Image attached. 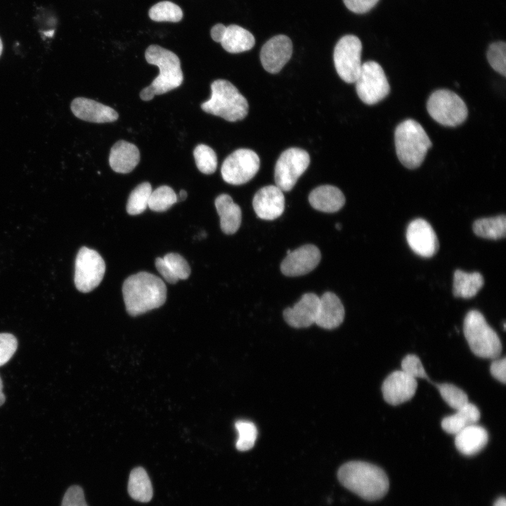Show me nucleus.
<instances>
[{
	"mask_svg": "<svg viewBox=\"0 0 506 506\" xmlns=\"http://www.w3.org/2000/svg\"><path fill=\"white\" fill-rule=\"evenodd\" d=\"M401 370L415 379L430 381L420 359L414 354H408L401 361Z\"/></svg>",
	"mask_w": 506,
	"mask_h": 506,
	"instance_id": "obj_38",
	"label": "nucleus"
},
{
	"mask_svg": "<svg viewBox=\"0 0 506 506\" xmlns=\"http://www.w3.org/2000/svg\"><path fill=\"white\" fill-rule=\"evenodd\" d=\"M18 347L15 337L10 333H0V366L6 364L13 356Z\"/></svg>",
	"mask_w": 506,
	"mask_h": 506,
	"instance_id": "obj_39",
	"label": "nucleus"
},
{
	"mask_svg": "<svg viewBox=\"0 0 506 506\" xmlns=\"http://www.w3.org/2000/svg\"><path fill=\"white\" fill-rule=\"evenodd\" d=\"M309 201L315 209L332 213L339 211L344 205L345 197L338 188L323 185L310 193Z\"/></svg>",
	"mask_w": 506,
	"mask_h": 506,
	"instance_id": "obj_24",
	"label": "nucleus"
},
{
	"mask_svg": "<svg viewBox=\"0 0 506 506\" xmlns=\"http://www.w3.org/2000/svg\"><path fill=\"white\" fill-rule=\"evenodd\" d=\"M235 425L238 432V439L235 443L236 448L240 451L251 449L257 437V429L255 424L247 420H238Z\"/></svg>",
	"mask_w": 506,
	"mask_h": 506,
	"instance_id": "obj_35",
	"label": "nucleus"
},
{
	"mask_svg": "<svg viewBox=\"0 0 506 506\" xmlns=\"http://www.w3.org/2000/svg\"><path fill=\"white\" fill-rule=\"evenodd\" d=\"M310 163L309 153L301 148H290L278 159L274 178L275 186L282 191H290Z\"/></svg>",
	"mask_w": 506,
	"mask_h": 506,
	"instance_id": "obj_11",
	"label": "nucleus"
},
{
	"mask_svg": "<svg viewBox=\"0 0 506 506\" xmlns=\"http://www.w3.org/2000/svg\"><path fill=\"white\" fill-rule=\"evenodd\" d=\"M61 506H88L82 488L76 485L70 486L65 493Z\"/></svg>",
	"mask_w": 506,
	"mask_h": 506,
	"instance_id": "obj_40",
	"label": "nucleus"
},
{
	"mask_svg": "<svg viewBox=\"0 0 506 506\" xmlns=\"http://www.w3.org/2000/svg\"><path fill=\"white\" fill-rule=\"evenodd\" d=\"M197 169L205 174H213L217 167V156L214 150L205 144L197 145L193 150Z\"/></svg>",
	"mask_w": 506,
	"mask_h": 506,
	"instance_id": "obj_33",
	"label": "nucleus"
},
{
	"mask_svg": "<svg viewBox=\"0 0 506 506\" xmlns=\"http://www.w3.org/2000/svg\"><path fill=\"white\" fill-rule=\"evenodd\" d=\"M442 398L446 403L455 410L467 404L468 396L467 394L457 386L448 384H435Z\"/></svg>",
	"mask_w": 506,
	"mask_h": 506,
	"instance_id": "obj_34",
	"label": "nucleus"
},
{
	"mask_svg": "<svg viewBox=\"0 0 506 506\" xmlns=\"http://www.w3.org/2000/svg\"><path fill=\"white\" fill-rule=\"evenodd\" d=\"M359 98L365 104L374 105L388 96L390 86L382 67L375 61L362 64L354 82Z\"/></svg>",
	"mask_w": 506,
	"mask_h": 506,
	"instance_id": "obj_8",
	"label": "nucleus"
},
{
	"mask_svg": "<svg viewBox=\"0 0 506 506\" xmlns=\"http://www.w3.org/2000/svg\"><path fill=\"white\" fill-rule=\"evenodd\" d=\"M320 258V252L316 246L305 245L287 254L281 263L280 270L287 276L305 275L318 266Z\"/></svg>",
	"mask_w": 506,
	"mask_h": 506,
	"instance_id": "obj_16",
	"label": "nucleus"
},
{
	"mask_svg": "<svg viewBox=\"0 0 506 506\" xmlns=\"http://www.w3.org/2000/svg\"><path fill=\"white\" fill-rule=\"evenodd\" d=\"M337 476L344 487L367 500H379L389 490V479L384 471L369 462H348L340 467Z\"/></svg>",
	"mask_w": 506,
	"mask_h": 506,
	"instance_id": "obj_1",
	"label": "nucleus"
},
{
	"mask_svg": "<svg viewBox=\"0 0 506 506\" xmlns=\"http://www.w3.org/2000/svg\"><path fill=\"white\" fill-rule=\"evenodd\" d=\"M155 266L159 273L164 278V280L171 283H176L179 279L174 275V274L169 269L168 265L166 264L163 258H157L155 260Z\"/></svg>",
	"mask_w": 506,
	"mask_h": 506,
	"instance_id": "obj_43",
	"label": "nucleus"
},
{
	"mask_svg": "<svg viewBox=\"0 0 506 506\" xmlns=\"http://www.w3.org/2000/svg\"><path fill=\"white\" fill-rule=\"evenodd\" d=\"M6 400L4 394L3 393V383L0 377V406H2Z\"/></svg>",
	"mask_w": 506,
	"mask_h": 506,
	"instance_id": "obj_44",
	"label": "nucleus"
},
{
	"mask_svg": "<svg viewBox=\"0 0 506 506\" xmlns=\"http://www.w3.org/2000/svg\"><path fill=\"white\" fill-rule=\"evenodd\" d=\"M488 441V434L486 429L474 424L455 434V445L460 453L471 456L479 453Z\"/></svg>",
	"mask_w": 506,
	"mask_h": 506,
	"instance_id": "obj_23",
	"label": "nucleus"
},
{
	"mask_svg": "<svg viewBox=\"0 0 506 506\" xmlns=\"http://www.w3.org/2000/svg\"><path fill=\"white\" fill-rule=\"evenodd\" d=\"M146 61L157 66L159 74L150 85L143 89L140 98L145 101L152 100L155 95L165 93L181 86L183 75L179 57L172 51L158 45H150L145 52Z\"/></svg>",
	"mask_w": 506,
	"mask_h": 506,
	"instance_id": "obj_3",
	"label": "nucleus"
},
{
	"mask_svg": "<svg viewBox=\"0 0 506 506\" xmlns=\"http://www.w3.org/2000/svg\"><path fill=\"white\" fill-rule=\"evenodd\" d=\"M319 304V297L313 293H306L293 307L284 310V319L293 327H308L316 320Z\"/></svg>",
	"mask_w": 506,
	"mask_h": 506,
	"instance_id": "obj_19",
	"label": "nucleus"
},
{
	"mask_svg": "<svg viewBox=\"0 0 506 506\" xmlns=\"http://www.w3.org/2000/svg\"><path fill=\"white\" fill-rule=\"evenodd\" d=\"M473 231L476 235L484 238H503L506 233V217L502 214L477 219L474 222Z\"/></svg>",
	"mask_w": 506,
	"mask_h": 506,
	"instance_id": "obj_29",
	"label": "nucleus"
},
{
	"mask_svg": "<svg viewBox=\"0 0 506 506\" xmlns=\"http://www.w3.org/2000/svg\"><path fill=\"white\" fill-rule=\"evenodd\" d=\"M394 141L397 157L402 164L408 169L419 167L432 145L423 127L411 119L397 126Z\"/></svg>",
	"mask_w": 506,
	"mask_h": 506,
	"instance_id": "obj_4",
	"label": "nucleus"
},
{
	"mask_svg": "<svg viewBox=\"0 0 506 506\" xmlns=\"http://www.w3.org/2000/svg\"><path fill=\"white\" fill-rule=\"evenodd\" d=\"M252 206L259 218L264 220L275 219L281 216L285 209L283 193L276 186H264L255 193Z\"/></svg>",
	"mask_w": 506,
	"mask_h": 506,
	"instance_id": "obj_18",
	"label": "nucleus"
},
{
	"mask_svg": "<svg viewBox=\"0 0 506 506\" xmlns=\"http://www.w3.org/2000/svg\"><path fill=\"white\" fill-rule=\"evenodd\" d=\"M484 284L479 272L467 273L456 270L453 276V294L457 297L469 299L474 297Z\"/></svg>",
	"mask_w": 506,
	"mask_h": 506,
	"instance_id": "obj_27",
	"label": "nucleus"
},
{
	"mask_svg": "<svg viewBox=\"0 0 506 506\" xmlns=\"http://www.w3.org/2000/svg\"><path fill=\"white\" fill-rule=\"evenodd\" d=\"M493 506H506V500L505 497H500L496 500Z\"/></svg>",
	"mask_w": 506,
	"mask_h": 506,
	"instance_id": "obj_45",
	"label": "nucleus"
},
{
	"mask_svg": "<svg viewBox=\"0 0 506 506\" xmlns=\"http://www.w3.org/2000/svg\"><path fill=\"white\" fill-rule=\"evenodd\" d=\"M2 51H3V44H2V41H1V38H0V56H1V53H2Z\"/></svg>",
	"mask_w": 506,
	"mask_h": 506,
	"instance_id": "obj_47",
	"label": "nucleus"
},
{
	"mask_svg": "<svg viewBox=\"0 0 506 506\" xmlns=\"http://www.w3.org/2000/svg\"><path fill=\"white\" fill-rule=\"evenodd\" d=\"M139 161V150L131 143L120 140L111 148L109 164L115 172L129 173L136 167Z\"/></svg>",
	"mask_w": 506,
	"mask_h": 506,
	"instance_id": "obj_22",
	"label": "nucleus"
},
{
	"mask_svg": "<svg viewBox=\"0 0 506 506\" xmlns=\"http://www.w3.org/2000/svg\"><path fill=\"white\" fill-rule=\"evenodd\" d=\"M163 259L179 280H185L189 277L190 268L182 256L177 253H169L164 257Z\"/></svg>",
	"mask_w": 506,
	"mask_h": 506,
	"instance_id": "obj_37",
	"label": "nucleus"
},
{
	"mask_svg": "<svg viewBox=\"0 0 506 506\" xmlns=\"http://www.w3.org/2000/svg\"><path fill=\"white\" fill-rule=\"evenodd\" d=\"M292 53L291 39L283 34L277 35L262 46L260 60L263 67L268 72L275 74L280 72L289 61Z\"/></svg>",
	"mask_w": 506,
	"mask_h": 506,
	"instance_id": "obj_15",
	"label": "nucleus"
},
{
	"mask_svg": "<svg viewBox=\"0 0 506 506\" xmlns=\"http://www.w3.org/2000/svg\"><path fill=\"white\" fill-rule=\"evenodd\" d=\"M128 493L135 500L148 502L153 498V487L146 471L141 467L134 468L130 473Z\"/></svg>",
	"mask_w": 506,
	"mask_h": 506,
	"instance_id": "obj_28",
	"label": "nucleus"
},
{
	"mask_svg": "<svg viewBox=\"0 0 506 506\" xmlns=\"http://www.w3.org/2000/svg\"><path fill=\"white\" fill-rule=\"evenodd\" d=\"M259 167L260 160L254 151L240 148L224 160L221 172L226 183L240 185L250 181L259 171Z\"/></svg>",
	"mask_w": 506,
	"mask_h": 506,
	"instance_id": "obj_12",
	"label": "nucleus"
},
{
	"mask_svg": "<svg viewBox=\"0 0 506 506\" xmlns=\"http://www.w3.org/2000/svg\"><path fill=\"white\" fill-rule=\"evenodd\" d=\"M417 387L416 379L402 370H396L384 380L382 391L386 402L396 406L411 399Z\"/></svg>",
	"mask_w": 506,
	"mask_h": 506,
	"instance_id": "obj_17",
	"label": "nucleus"
},
{
	"mask_svg": "<svg viewBox=\"0 0 506 506\" xmlns=\"http://www.w3.org/2000/svg\"><path fill=\"white\" fill-rule=\"evenodd\" d=\"M463 331L471 351L477 356L496 358L502 351L498 335L476 310L469 311L464 320Z\"/></svg>",
	"mask_w": 506,
	"mask_h": 506,
	"instance_id": "obj_6",
	"label": "nucleus"
},
{
	"mask_svg": "<svg viewBox=\"0 0 506 506\" xmlns=\"http://www.w3.org/2000/svg\"><path fill=\"white\" fill-rule=\"evenodd\" d=\"M480 416L479 408L468 402L456 410L455 413L444 417L441 421V427L447 433L455 435L467 427L476 424Z\"/></svg>",
	"mask_w": 506,
	"mask_h": 506,
	"instance_id": "obj_26",
	"label": "nucleus"
},
{
	"mask_svg": "<svg viewBox=\"0 0 506 506\" xmlns=\"http://www.w3.org/2000/svg\"><path fill=\"white\" fill-rule=\"evenodd\" d=\"M344 314V308L339 298L335 294L327 292L320 297L315 323L324 329H334L343 322Z\"/></svg>",
	"mask_w": 506,
	"mask_h": 506,
	"instance_id": "obj_21",
	"label": "nucleus"
},
{
	"mask_svg": "<svg viewBox=\"0 0 506 506\" xmlns=\"http://www.w3.org/2000/svg\"><path fill=\"white\" fill-rule=\"evenodd\" d=\"M105 271V264L95 250L82 247L75 259L74 285L82 292H89L101 282Z\"/></svg>",
	"mask_w": 506,
	"mask_h": 506,
	"instance_id": "obj_9",
	"label": "nucleus"
},
{
	"mask_svg": "<svg viewBox=\"0 0 506 506\" xmlns=\"http://www.w3.org/2000/svg\"><path fill=\"white\" fill-rule=\"evenodd\" d=\"M70 108L75 117L90 122H112L119 117L117 111L111 107L84 97L74 98Z\"/></svg>",
	"mask_w": 506,
	"mask_h": 506,
	"instance_id": "obj_20",
	"label": "nucleus"
},
{
	"mask_svg": "<svg viewBox=\"0 0 506 506\" xmlns=\"http://www.w3.org/2000/svg\"><path fill=\"white\" fill-rule=\"evenodd\" d=\"M150 18L156 22H177L183 18V11L176 4L163 1L153 5L148 11Z\"/></svg>",
	"mask_w": 506,
	"mask_h": 506,
	"instance_id": "obj_31",
	"label": "nucleus"
},
{
	"mask_svg": "<svg viewBox=\"0 0 506 506\" xmlns=\"http://www.w3.org/2000/svg\"><path fill=\"white\" fill-rule=\"evenodd\" d=\"M152 191V186L148 182L138 185L129 195L126 204L128 214L137 215L143 212L148 207Z\"/></svg>",
	"mask_w": 506,
	"mask_h": 506,
	"instance_id": "obj_30",
	"label": "nucleus"
},
{
	"mask_svg": "<svg viewBox=\"0 0 506 506\" xmlns=\"http://www.w3.org/2000/svg\"><path fill=\"white\" fill-rule=\"evenodd\" d=\"M506 358L494 360L491 365L490 371L494 378L505 384L506 381Z\"/></svg>",
	"mask_w": 506,
	"mask_h": 506,
	"instance_id": "obj_42",
	"label": "nucleus"
},
{
	"mask_svg": "<svg viewBox=\"0 0 506 506\" xmlns=\"http://www.w3.org/2000/svg\"><path fill=\"white\" fill-rule=\"evenodd\" d=\"M487 59L492 68L502 76L506 75V44L497 41L490 45Z\"/></svg>",
	"mask_w": 506,
	"mask_h": 506,
	"instance_id": "obj_36",
	"label": "nucleus"
},
{
	"mask_svg": "<svg viewBox=\"0 0 506 506\" xmlns=\"http://www.w3.org/2000/svg\"><path fill=\"white\" fill-rule=\"evenodd\" d=\"M406 240L411 249L422 257H431L439 249V241L432 226L423 219L412 221L406 231Z\"/></svg>",
	"mask_w": 506,
	"mask_h": 506,
	"instance_id": "obj_13",
	"label": "nucleus"
},
{
	"mask_svg": "<svg viewBox=\"0 0 506 506\" xmlns=\"http://www.w3.org/2000/svg\"><path fill=\"white\" fill-rule=\"evenodd\" d=\"M122 293L127 312L138 316L162 306L167 299V287L159 277L139 272L127 278Z\"/></svg>",
	"mask_w": 506,
	"mask_h": 506,
	"instance_id": "obj_2",
	"label": "nucleus"
},
{
	"mask_svg": "<svg viewBox=\"0 0 506 506\" xmlns=\"http://www.w3.org/2000/svg\"><path fill=\"white\" fill-rule=\"evenodd\" d=\"M335 227H336V228H337L338 230H339V229L341 228V226H340L339 223H336Z\"/></svg>",
	"mask_w": 506,
	"mask_h": 506,
	"instance_id": "obj_48",
	"label": "nucleus"
},
{
	"mask_svg": "<svg viewBox=\"0 0 506 506\" xmlns=\"http://www.w3.org/2000/svg\"><path fill=\"white\" fill-rule=\"evenodd\" d=\"M362 44L354 35H345L337 43L333 53L334 64L340 78L354 83L361 68Z\"/></svg>",
	"mask_w": 506,
	"mask_h": 506,
	"instance_id": "obj_10",
	"label": "nucleus"
},
{
	"mask_svg": "<svg viewBox=\"0 0 506 506\" xmlns=\"http://www.w3.org/2000/svg\"><path fill=\"white\" fill-rule=\"evenodd\" d=\"M177 202V195L167 186H161L152 191L148 207L155 212H164Z\"/></svg>",
	"mask_w": 506,
	"mask_h": 506,
	"instance_id": "obj_32",
	"label": "nucleus"
},
{
	"mask_svg": "<svg viewBox=\"0 0 506 506\" xmlns=\"http://www.w3.org/2000/svg\"><path fill=\"white\" fill-rule=\"evenodd\" d=\"M429 115L438 123L446 126H456L467 117V108L455 93L439 89L433 92L427 103Z\"/></svg>",
	"mask_w": 506,
	"mask_h": 506,
	"instance_id": "obj_7",
	"label": "nucleus"
},
{
	"mask_svg": "<svg viewBox=\"0 0 506 506\" xmlns=\"http://www.w3.org/2000/svg\"><path fill=\"white\" fill-rule=\"evenodd\" d=\"M348 9L355 13H365L372 9L379 0H343Z\"/></svg>",
	"mask_w": 506,
	"mask_h": 506,
	"instance_id": "obj_41",
	"label": "nucleus"
},
{
	"mask_svg": "<svg viewBox=\"0 0 506 506\" xmlns=\"http://www.w3.org/2000/svg\"><path fill=\"white\" fill-rule=\"evenodd\" d=\"M211 91L210 98L201 105L205 112L229 122L239 121L247 116V100L232 83L225 79H216L212 83Z\"/></svg>",
	"mask_w": 506,
	"mask_h": 506,
	"instance_id": "obj_5",
	"label": "nucleus"
},
{
	"mask_svg": "<svg viewBox=\"0 0 506 506\" xmlns=\"http://www.w3.org/2000/svg\"><path fill=\"white\" fill-rule=\"evenodd\" d=\"M215 207L220 217L222 231L228 235L235 233L241 224L240 207L227 194H221L216 198Z\"/></svg>",
	"mask_w": 506,
	"mask_h": 506,
	"instance_id": "obj_25",
	"label": "nucleus"
},
{
	"mask_svg": "<svg viewBox=\"0 0 506 506\" xmlns=\"http://www.w3.org/2000/svg\"><path fill=\"white\" fill-rule=\"evenodd\" d=\"M186 197H187V193H186V191L184 190H181L179 192V195H177V202L183 201L184 200L186 199Z\"/></svg>",
	"mask_w": 506,
	"mask_h": 506,
	"instance_id": "obj_46",
	"label": "nucleus"
},
{
	"mask_svg": "<svg viewBox=\"0 0 506 506\" xmlns=\"http://www.w3.org/2000/svg\"><path fill=\"white\" fill-rule=\"evenodd\" d=\"M211 37L214 41L221 43L225 51L231 53L249 51L255 44L252 34L237 25L226 27L221 23L216 24L211 30Z\"/></svg>",
	"mask_w": 506,
	"mask_h": 506,
	"instance_id": "obj_14",
	"label": "nucleus"
}]
</instances>
